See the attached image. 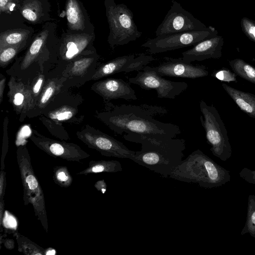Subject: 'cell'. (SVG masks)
<instances>
[{
	"instance_id": "d6a6232c",
	"label": "cell",
	"mask_w": 255,
	"mask_h": 255,
	"mask_svg": "<svg viewBox=\"0 0 255 255\" xmlns=\"http://www.w3.org/2000/svg\"><path fill=\"white\" fill-rule=\"evenodd\" d=\"M212 76L221 81L228 83L237 82V74L225 68L215 71L213 73Z\"/></svg>"
},
{
	"instance_id": "d6986e66",
	"label": "cell",
	"mask_w": 255,
	"mask_h": 255,
	"mask_svg": "<svg viewBox=\"0 0 255 255\" xmlns=\"http://www.w3.org/2000/svg\"><path fill=\"white\" fill-rule=\"evenodd\" d=\"M66 80V78L62 75L47 77L36 106L28 116V118H34L41 115L42 111L52 98L61 91Z\"/></svg>"
},
{
	"instance_id": "9c48e42d",
	"label": "cell",
	"mask_w": 255,
	"mask_h": 255,
	"mask_svg": "<svg viewBox=\"0 0 255 255\" xmlns=\"http://www.w3.org/2000/svg\"><path fill=\"white\" fill-rule=\"evenodd\" d=\"M76 136L89 148L103 156L132 160L135 151L128 149L124 143L99 129L86 125L76 132Z\"/></svg>"
},
{
	"instance_id": "f1b7e54d",
	"label": "cell",
	"mask_w": 255,
	"mask_h": 255,
	"mask_svg": "<svg viewBox=\"0 0 255 255\" xmlns=\"http://www.w3.org/2000/svg\"><path fill=\"white\" fill-rule=\"evenodd\" d=\"M39 120L54 136L62 140H67L69 139L68 132L61 124L51 120L42 115L40 116Z\"/></svg>"
},
{
	"instance_id": "7c38bea8",
	"label": "cell",
	"mask_w": 255,
	"mask_h": 255,
	"mask_svg": "<svg viewBox=\"0 0 255 255\" xmlns=\"http://www.w3.org/2000/svg\"><path fill=\"white\" fill-rule=\"evenodd\" d=\"M29 139L38 148L55 158L80 162L90 156L76 144L50 138L39 133L36 129H32Z\"/></svg>"
},
{
	"instance_id": "3957f363",
	"label": "cell",
	"mask_w": 255,
	"mask_h": 255,
	"mask_svg": "<svg viewBox=\"0 0 255 255\" xmlns=\"http://www.w3.org/2000/svg\"><path fill=\"white\" fill-rule=\"evenodd\" d=\"M187 183L198 184L205 188L221 186L231 180L229 171L197 149L183 160L169 176Z\"/></svg>"
},
{
	"instance_id": "d590c367",
	"label": "cell",
	"mask_w": 255,
	"mask_h": 255,
	"mask_svg": "<svg viewBox=\"0 0 255 255\" xmlns=\"http://www.w3.org/2000/svg\"><path fill=\"white\" fill-rule=\"evenodd\" d=\"M5 186V172L4 171V170H1L0 174V201L4 200Z\"/></svg>"
},
{
	"instance_id": "7402d4cb",
	"label": "cell",
	"mask_w": 255,
	"mask_h": 255,
	"mask_svg": "<svg viewBox=\"0 0 255 255\" xmlns=\"http://www.w3.org/2000/svg\"><path fill=\"white\" fill-rule=\"evenodd\" d=\"M66 11L68 25L72 30H83L85 27L84 17L76 0H68Z\"/></svg>"
},
{
	"instance_id": "f546056e",
	"label": "cell",
	"mask_w": 255,
	"mask_h": 255,
	"mask_svg": "<svg viewBox=\"0 0 255 255\" xmlns=\"http://www.w3.org/2000/svg\"><path fill=\"white\" fill-rule=\"evenodd\" d=\"M24 46V43L16 45L9 46L0 49V66L1 68H5Z\"/></svg>"
},
{
	"instance_id": "d4e9b609",
	"label": "cell",
	"mask_w": 255,
	"mask_h": 255,
	"mask_svg": "<svg viewBox=\"0 0 255 255\" xmlns=\"http://www.w3.org/2000/svg\"><path fill=\"white\" fill-rule=\"evenodd\" d=\"M18 251L26 255H45L46 250L25 236L15 232Z\"/></svg>"
},
{
	"instance_id": "836d02e7",
	"label": "cell",
	"mask_w": 255,
	"mask_h": 255,
	"mask_svg": "<svg viewBox=\"0 0 255 255\" xmlns=\"http://www.w3.org/2000/svg\"><path fill=\"white\" fill-rule=\"evenodd\" d=\"M241 25L243 32L251 40L255 42V21L244 17L241 20Z\"/></svg>"
},
{
	"instance_id": "cb8c5ba5",
	"label": "cell",
	"mask_w": 255,
	"mask_h": 255,
	"mask_svg": "<svg viewBox=\"0 0 255 255\" xmlns=\"http://www.w3.org/2000/svg\"><path fill=\"white\" fill-rule=\"evenodd\" d=\"M229 63L237 76L255 84V68L254 66L240 58L229 61Z\"/></svg>"
},
{
	"instance_id": "2e32d148",
	"label": "cell",
	"mask_w": 255,
	"mask_h": 255,
	"mask_svg": "<svg viewBox=\"0 0 255 255\" xmlns=\"http://www.w3.org/2000/svg\"><path fill=\"white\" fill-rule=\"evenodd\" d=\"M165 61L150 69L157 74L163 77H172L196 79L207 76L209 74L204 65H194L191 62L182 58H174L165 57Z\"/></svg>"
},
{
	"instance_id": "5b68a950",
	"label": "cell",
	"mask_w": 255,
	"mask_h": 255,
	"mask_svg": "<svg viewBox=\"0 0 255 255\" xmlns=\"http://www.w3.org/2000/svg\"><path fill=\"white\" fill-rule=\"evenodd\" d=\"M106 15L110 27L108 42L112 48L124 45L139 38L131 10L124 3L117 4L114 0H106Z\"/></svg>"
},
{
	"instance_id": "60d3db41",
	"label": "cell",
	"mask_w": 255,
	"mask_h": 255,
	"mask_svg": "<svg viewBox=\"0 0 255 255\" xmlns=\"http://www.w3.org/2000/svg\"><path fill=\"white\" fill-rule=\"evenodd\" d=\"M3 244L5 247L7 249L11 250L14 247V242L13 240L6 239L4 241Z\"/></svg>"
},
{
	"instance_id": "484cf974",
	"label": "cell",
	"mask_w": 255,
	"mask_h": 255,
	"mask_svg": "<svg viewBox=\"0 0 255 255\" xmlns=\"http://www.w3.org/2000/svg\"><path fill=\"white\" fill-rule=\"evenodd\" d=\"M255 238V195H250L248 197L247 216L244 227L241 234H246Z\"/></svg>"
},
{
	"instance_id": "ba28073f",
	"label": "cell",
	"mask_w": 255,
	"mask_h": 255,
	"mask_svg": "<svg viewBox=\"0 0 255 255\" xmlns=\"http://www.w3.org/2000/svg\"><path fill=\"white\" fill-rule=\"evenodd\" d=\"M215 28L209 26L206 28L173 33L148 39L141 45L147 48L150 54L162 53L168 51L194 46L200 41L217 35Z\"/></svg>"
},
{
	"instance_id": "b9f144b4",
	"label": "cell",
	"mask_w": 255,
	"mask_h": 255,
	"mask_svg": "<svg viewBox=\"0 0 255 255\" xmlns=\"http://www.w3.org/2000/svg\"><path fill=\"white\" fill-rule=\"evenodd\" d=\"M56 254V251L53 249H48L45 251V255H53Z\"/></svg>"
},
{
	"instance_id": "4fadbf2b",
	"label": "cell",
	"mask_w": 255,
	"mask_h": 255,
	"mask_svg": "<svg viewBox=\"0 0 255 255\" xmlns=\"http://www.w3.org/2000/svg\"><path fill=\"white\" fill-rule=\"evenodd\" d=\"M99 56L92 51L84 53L73 60L62 75L66 78L63 88H79L92 80L98 65Z\"/></svg>"
},
{
	"instance_id": "ab89813d",
	"label": "cell",
	"mask_w": 255,
	"mask_h": 255,
	"mask_svg": "<svg viewBox=\"0 0 255 255\" xmlns=\"http://www.w3.org/2000/svg\"><path fill=\"white\" fill-rule=\"evenodd\" d=\"M4 201H0V231H2V222L4 214Z\"/></svg>"
},
{
	"instance_id": "74e56055",
	"label": "cell",
	"mask_w": 255,
	"mask_h": 255,
	"mask_svg": "<svg viewBox=\"0 0 255 255\" xmlns=\"http://www.w3.org/2000/svg\"><path fill=\"white\" fill-rule=\"evenodd\" d=\"M14 0H0V11L1 12L6 11L11 5Z\"/></svg>"
},
{
	"instance_id": "9a60e30c",
	"label": "cell",
	"mask_w": 255,
	"mask_h": 255,
	"mask_svg": "<svg viewBox=\"0 0 255 255\" xmlns=\"http://www.w3.org/2000/svg\"><path fill=\"white\" fill-rule=\"evenodd\" d=\"M152 56L141 53L135 57L134 54L116 57L98 66L92 80H97L120 72L128 73L142 70L154 60Z\"/></svg>"
},
{
	"instance_id": "8d00e7d4",
	"label": "cell",
	"mask_w": 255,
	"mask_h": 255,
	"mask_svg": "<svg viewBox=\"0 0 255 255\" xmlns=\"http://www.w3.org/2000/svg\"><path fill=\"white\" fill-rule=\"evenodd\" d=\"M5 82H6V78L2 74H0V104H1L3 98V94L4 88L5 86Z\"/></svg>"
},
{
	"instance_id": "83f0119b",
	"label": "cell",
	"mask_w": 255,
	"mask_h": 255,
	"mask_svg": "<svg viewBox=\"0 0 255 255\" xmlns=\"http://www.w3.org/2000/svg\"><path fill=\"white\" fill-rule=\"evenodd\" d=\"M21 13L27 20L35 22L38 19L41 12L40 2L38 0H29L21 7Z\"/></svg>"
},
{
	"instance_id": "ffe728a7",
	"label": "cell",
	"mask_w": 255,
	"mask_h": 255,
	"mask_svg": "<svg viewBox=\"0 0 255 255\" xmlns=\"http://www.w3.org/2000/svg\"><path fill=\"white\" fill-rule=\"evenodd\" d=\"M222 87L239 108L250 117L255 119V95L235 89L225 83Z\"/></svg>"
},
{
	"instance_id": "6da1fadb",
	"label": "cell",
	"mask_w": 255,
	"mask_h": 255,
	"mask_svg": "<svg viewBox=\"0 0 255 255\" xmlns=\"http://www.w3.org/2000/svg\"><path fill=\"white\" fill-rule=\"evenodd\" d=\"M164 107L148 104L115 105L105 102V110L97 112L95 117L118 134L136 133L158 139L174 138L181 133L178 126L154 119L165 115Z\"/></svg>"
},
{
	"instance_id": "603a6c76",
	"label": "cell",
	"mask_w": 255,
	"mask_h": 255,
	"mask_svg": "<svg viewBox=\"0 0 255 255\" xmlns=\"http://www.w3.org/2000/svg\"><path fill=\"white\" fill-rule=\"evenodd\" d=\"M29 33V31L22 29L9 30L2 32L0 35V49L23 43Z\"/></svg>"
},
{
	"instance_id": "4dcf8cb0",
	"label": "cell",
	"mask_w": 255,
	"mask_h": 255,
	"mask_svg": "<svg viewBox=\"0 0 255 255\" xmlns=\"http://www.w3.org/2000/svg\"><path fill=\"white\" fill-rule=\"evenodd\" d=\"M47 78V75L44 72H40L32 80L31 91L36 106L39 99Z\"/></svg>"
},
{
	"instance_id": "30bf717a",
	"label": "cell",
	"mask_w": 255,
	"mask_h": 255,
	"mask_svg": "<svg viewBox=\"0 0 255 255\" xmlns=\"http://www.w3.org/2000/svg\"><path fill=\"white\" fill-rule=\"evenodd\" d=\"M128 81L142 89L155 90L157 98L162 99H174L188 87L185 82L173 81L163 78L148 66H145L135 77L129 78Z\"/></svg>"
},
{
	"instance_id": "52a82bcc",
	"label": "cell",
	"mask_w": 255,
	"mask_h": 255,
	"mask_svg": "<svg viewBox=\"0 0 255 255\" xmlns=\"http://www.w3.org/2000/svg\"><path fill=\"white\" fill-rule=\"evenodd\" d=\"M71 88H62L51 100L40 115L59 124H80L85 118L80 114L84 99Z\"/></svg>"
},
{
	"instance_id": "e575fe53",
	"label": "cell",
	"mask_w": 255,
	"mask_h": 255,
	"mask_svg": "<svg viewBox=\"0 0 255 255\" xmlns=\"http://www.w3.org/2000/svg\"><path fill=\"white\" fill-rule=\"evenodd\" d=\"M239 176L247 182L255 184V170L244 167L240 172Z\"/></svg>"
},
{
	"instance_id": "ac0fdd59",
	"label": "cell",
	"mask_w": 255,
	"mask_h": 255,
	"mask_svg": "<svg viewBox=\"0 0 255 255\" xmlns=\"http://www.w3.org/2000/svg\"><path fill=\"white\" fill-rule=\"evenodd\" d=\"M224 39L216 35L203 40L193 47L182 53V58L187 61H203L206 59H218L222 56Z\"/></svg>"
},
{
	"instance_id": "277c9868",
	"label": "cell",
	"mask_w": 255,
	"mask_h": 255,
	"mask_svg": "<svg viewBox=\"0 0 255 255\" xmlns=\"http://www.w3.org/2000/svg\"><path fill=\"white\" fill-rule=\"evenodd\" d=\"M17 162L23 187L25 205H31L35 216L46 233L48 232V218L44 195L32 166L27 148L19 146L16 151Z\"/></svg>"
},
{
	"instance_id": "8992f818",
	"label": "cell",
	"mask_w": 255,
	"mask_h": 255,
	"mask_svg": "<svg viewBox=\"0 0 255 255\" xmlns=\"http://www.w3.org/2000/svg\"><path fill=\"white\" fill-rule=\"evenodd\" d=\"M200 109L202 114L200 117V122L207 142L211 146V151L221 160H227L232 155V147L219 113L214 106L207 105L203 100L200 102Z\"/></svg>"
},
{
	"instance_id": "5bb4252c",
	"label": "cell",
	"mask_w": 255,
	"mask_h": 255,
	"mask_svg": "<svg viewBox=\"0 0 255 255\" xmlns=\"http://www.w3.org/2000/svg\"><path fill=\"white\" fill-rule=\"evenodd\" d=\"M32 80L25 81L10 76L7 83L8 102L19 116L20 122L28 117L36 106L31 91Z\"/></svg>"
},
{
	"instance_id": "7a4b0ae2",
	"label": "cell",
	"mask_w": 255,
	"mask_h": 255,
	"mask_svg": "<svg viewBox=\"0 0 255 255\" xmlns=\"http://www.w3.org/2000/svg\"><path fill=\"white\" fill-rule=\"evenodd\" d=\"M123 138L141 144L132 161L163 177L169 176L183 160L186 148L183 138L158 139L136 133H125Z\"/></svg>"
},
{
	"instance_id": "8fae6325",
	"label": "cell",
	"mask_w": 255,
	"mask_h": 255,
	"mask_svg": "<svg viewBox=\"0 0 255 255\" xmlns=\"http://www.w3.org/2000/svg\"><path fill=\"white\" fill-rule=\"evenodd\" d=\"M172 4L155 31L156 36L198 30L207 27L185 10L180 3L172 0Z\"/></svg>"
},
{
	"instance_id": "f35d334b",
	"label": "cell",
	"mask_w": 255,
	"mask_h": 255,
	"mask_svg": "<svg viewBox=\"0 0 255 255\" xmlns=\"http://www.w3.org/2000/svg\"><path fill=\"white\" fill-rule=\"evenodd\" d=\"M95 188L104 194L107 190V184L104 179L96 182L94 185Z\"/></svg>"
},
{
	"instance_id": "44dd1931",
	"label": "cell",
	"mask_w": 255,
	"mask_h": 255,
	"mask_svg": "<svg viewBox=\"0 0 255 255\" xmlns=\"http://www.w3.org/2000/svg\"><path fill=\"white\" fill-rule=\"evenodd\" d=\"M122 170V165L117 160H91L86 169L79 172L77 174L87 175L102 172L116 173Z\"/></svg>"
},
{
	"instance_id": "e0dca14e",
	"label": "cell",
	"mask_w": 255,
	"mask_h": 255,
	"mask_svg": "<svg viewBox=\"0 0 255 255\" xmlns=\"http://www.w3.org/2000/svg\"><path fill=\"white\" fill-rule=\"evenodd\" d=\"M91 89L102 97L105 102L118 99H137L134 90L130 85L120 78H107L96 82Z\"/></svg>"
},
{
	"instance_id": "1f68e13d",
	"label": "cell",
	"mask_w": 255,
	"mask_h": 255,
	"mask_svg": "<svg viewBox=\"0 0 255 255\" xmlns=\"http://www.w3.org/2000/svg\"><path fill=\"white\" fill-rule=\"evenodd\" d=\"M8 117L6 116L3 123V138L2 144V150L1 156V170L4 169V159L8 148Z\"/></svg>"
},
{
	"instance_id": "4316f807",
	"label": "cell",
	"mask_w": 255,
	"mask_h": 255,
	"mask_svg": "<svg viewBox=\"0 0 255 255\" xmlns=\"http://www.w3.org/2000/svg\"><path fill=\"white\" fill-rule=\"evenodd\" d=\"M52 178L55 183L61 187H69L73 182L71 174L64 166H56L53 168Z\"/></svg>"
}]
</instances>
